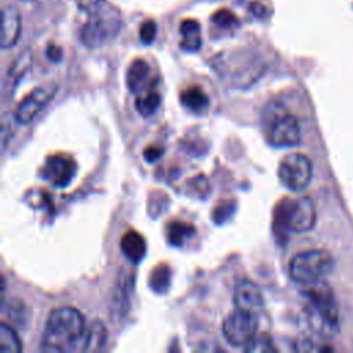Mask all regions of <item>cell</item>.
I'll return each mask as SVG.
<instances>
[{
  "label": "cell",
  "instance_id": "6",
  "mask_svg": "<svg viewBox=\"0 0 353 353\" xmlns=\"http://www.w3.org/2000/svg\"><path fill=\"white\" fill-rule=\"evenodd\" d=\"M280 182L290 190H303L312 181L313 167L310 160L301 153L287 154L279 164Z\"/></svg>",
  "mask_w": 353,
  "mask_h": 353
},
{
  "label": "cell",
  "instance_id": "10",
  "mask_svg": "<svg viewBox=\"0 0 353 353\" xmlns=\"http://www.w3.org/2000/svg\"><path fill=\"white\" fill-rule=\"evenodd\" d=\"M234 305L237 309L258 313L263 306L262 294L251 280H240L234 288Z\"/></svg>",
  "mask_w": 353,
  "mask_h": 353
},
{
  "label": "cell",
  "instance_id": "13",
  "mask_svg": "<svg viewBox=\"0 0 353 353\" xmlns=\"http://www.w3.org/2000/svg\"><path fill=\"white\" fill-rule=\"evenodd\" d=\"M120 247L124 255L134 263L139 262L146 252L145 239L135 230H128L120 240Z\"/></svg>",
  "mask_w": 353,
  "mask_h": 353
},
{
  "label": "cell",
  "instance_id": "20",
  "mask_svg": "<svg viewBox=\"0 0 353 353\" xmlns=\"http://www.w3.org/2000/svg\"><path fill=\"white\" fill-rule=\"evenodd\" d=\"M30 61H32V58H30V54H29V52H23V54H21V55L15 59V62H14V65L10 68V73H8L10 84H15V83L23 76L25 70H26V69L29 68V65H30Z\"/></svg>",
  "mask_w": 353,
  "mask_h": 353
},
{
  "label": "cell",
  "instance_id": "19",
  "mask_svg": "<svg viewBox=\"0 0 353 353\" xmlns=\"http://www.w3.org/2000/svg\"><path fill=\"white\" fill-rule=\"evenodd\" d=\"M0 350L6 353H19L22 350L18 335L6 323L0 324Z\"/></svg>",
  "mask_w": 353,
  "mask_h": 353
},
{
  "label": "cell",
  "instance_id": "21",
  "mask_svg": "<svg viewBox=\"0 0 353 353\" xmlns=\"http://www.w3.org/2000/svg\"><path fill=\"white\" fill-rule=\"evenodd\" d=\"M245 352L252 353H268V352H277L276 346L273 345L272 339L268 335H259L254 336L252 341L244 347Z\"/></svg>",
  "mask_w": 353,
  "mask_h": 353
},
{
  "label": "cell",
  "instance_id": "18",
  "mask_svg": "<svg viewBox=\"0 0 353 353\" xmlns=\"http://www.w3.org/2000/svg\"><path fill=\"white\" fill-rule=\"evenodd\" d=\"M105 341H106V328L103 323L97 320L87 330L84 352H97L102 349V346L105 345Z\"/></svg>",
  "mask_w": 353,
  "mask_h": 353
},
{
  "label": "cell",
  "instance_id": "23",
  "mask_svg": "<svg viewBox=\"0 0 353 353\" xmlns=\"http://www.w3.org/2000/svg\"><path fill=\"white\" fill-rule=\"evenodd\" d=\"M212 21L215 25H218L219 28H223V29H230V28H234L239 25V21L236 18V15L226 10V8H222V10H218L214 15H212Z\"/></svg>",
  "mask_w": 353,
  "mask_h": 353
},
{
  "label": "cell",
  "instance_id": "12",
  "mask_svg": "<svg viewBox=\"0 0 353 353\" xmlns=\"http://www.w3.org/2000/svg\"><path fill=\"white\" fill-rule=\"evenodd\" d=\"M150 77V68L145 59L137 58L131 62L127 74L125 81L127 87L132 92H142L148 84V80Z\"/></svg>",
  "mask_w": 353,
  "mask_h": 353
},
{
  "label": "cell",
  "instance_id": "17",
  "mask_svg": "<svg viewBox=\"0 0 353 353\" xmlns=\"http://www.w3.org/2000/svg\"><path fill=\"white\" fill-rule=\"evenodd\" d=\"M160 102L161 98L156 90H148L145 92L142 91L135 99V109L139 112V114L148 117L157 110Z\"/></svg>",
  "mask_w": 353,
  "mask_h": 353
},
{
  "label": "cell",
  "instance_id": "9",
  "mask_svg": "<svg viewBox=\"0 0 353 353\" xmlns=\"http://www.w3.org/2000/svg\"><path fill=\"white\" fill-rule=\"evenodd\" d=\"M77 165L70 156L54 154L46 160L44 164V178L50 181L57 188H63L69 185L74 176Z\"/></svg>",
  "mask_w": 353,
  "mask_h": 353
},
{
  "label": "cell",
  "instance_id": "22",
  "mask_svg": "<svg viewBox=\"0 0 353 353\" xmlns=\"http://www.w3.org/2000/svg\"><path fill=\"white\" fill-rule=\"evenodd\" d=\"M170 281V270L167 266H160L152 272L150 276V285L156 291L167 290Z\"/></svg>",
  "mask_w": 353,
  "mask_h": 353
},
{
  "label": "cell",
  "instance_id": "11",
  "mask_svg": "<svg viewBox=\"0 0 353 353\" xmlns=\"http://www.w3.org/2000/svg\"><path fill=\"white\" fill-rule=\"evenodd\" d=\"M21 14L15 6H7L1 14V48L15 46L21 34Z\"/></svg>",
  "mask_w": 353,
  "mask_h": 353
},
{
  "label": "cell",
  "instance_id": "29",
  "mask_svg": "<svg viewBox=\"0 0 353 353\" xmlns=\"http://www.w3.org/2000/svg\"><path fill=\"white\" fill-rule=\"evenodd\" d=\"M32 1H40V3H43V1H47V0H32Z\"/></svg>",
  "mask_w": 353,
  "mask_h": 353
},
{
  "label": "cell",
  "instance_id": "27",
  "mask_svg": "<svg viewBox=\"0 0 353 353\" xmlns=\"http://www.w3.org/2000/svg\"><path fill=\"white\" fill-rule=\"evenodd\" d=\"M163 153V149L161 148H157V146H149L145 149L143 152V157L148 160V161H154L157 160Z\"/></svg>",
  "mask_w": 353,
  "mask_h": 353
},
{
  "label": "cell",
  "instance_id": "7",
  "mask_svg": "<svg viewBox=\"0 0 353 353\" xmlns=\"http://www.w3.org/2000/svg\"><path fill=\"white\" fill-rule=\"evenodd\" d=\"M256 330V314L241 309L228 314L222 324V334L225 339L236 347H245L255 336Z\"/></svg>",
  "mask_w": 353,
  "mask_h": 353
},
{
  "label": "cell",
  "instance_id": "2",
  "mask_svg": "<svg viewBox=\"0 0 353 353\" xmlns=\"http://www.w3.org/2000/svg\"><path fill=\"white\" fill-rule=\"evenodd\" d=\"M121 28V15L114 6L101 4L90 12L85 21L80 39L85 47L95 48L112 40Z\"/></svg>",
  "mask_w": 353,
  "mask_h": 353
},
{
  "label": "cell",
  "instance_id": "3",
  "mask_svg": "<svg viewBox=\"0 0 353 353\" xmlns=\"http://www.w3.org/2000/svg\"><path fill=\"white\" fill-rule=\"evenodd\" d=\"M268 141L277 148L295 146L301 141V128L295 116L287 113L279 103L263 112Z\"/></svg>",
  "mask_w": 353,
  "mask_h": 353
},
{
  "label": "cell",
  "instance_id": "14",
  "mask_svg": "<svg viewBox=\"0 0 353 353\" xmlns=\"http://www.w3.org/2000/svg\"><path fill=\"white\" fill-rule=\"evenodd\" d=\"M179 32L182 34L181 48L185 51H197L201 47L200 25L196 19H185L181 22Z\"/></svg>",
  "mask_w": 353,
  "mask_h": 353
},
{
  "label": "cell",
  "instance_id": "16",
  "mask_svg": "<svg viewBox=\"0 0 353 353\" xmlns=\"http://www.w3.org/2000/svg\"><path fill=\"white\" fill-rule=\"evenodd\" d=\"M194 232L196 229L193 225L182 221H174L167 226V239L171 244L181 245L183 241L189 240Z\"/></svg>",
  "mask_w": 353,
  "mask_h": 353
},
{
  "label": "cell",
  "instance_id": "8",
  "mask_svg": "<svg viewBox=\"0 0 353 353\" xmlns=\"http://www.w3.org/2000/svg\"><path fill=\"white\" fill-rule=\"evenodd\" d=\"M55 92H57L55 84L40 85L33 91H30L17 106L14 113L15 120L22 124L32 121L40 113V110L51 101Z\"/></svg>",
  "mask_w": 353,
  "mask_h": 353
},
{
  "label": "cell",
  "instance_id": "4",
  "mask_svg": "<svg viewBox=\"0 0 353 353\" xmlns=\"http://www.w3.org/2000/svg\"><path fill=\"white\" fill-rule=\"evenodd\" d=\"M332 269L334 259L324 250H306L290 261V276L303 285L321 281Z\"/></svg>",
  "mask_w": 353,
  "mask_h": 353
},
{
  "label": "cell",
  "instance_id": "1",
  "mask_svg": "<svg viewBox=\"0 0 353 353\" xmlns=\"http://www.w3.org/2000/svg\"><path fill=\"white\" fill-rule=\"evenodd\" d=\"M85 321L83 314L72 306H61L47 317L41 338V350L50 353L84 352Z\"/></svg>",
  "mask_w": 353,
  "mask_h": 353
},
{
  "label": "cell",
  "instance_id": "25",
  "mask_svg": "<svg viewBox=\"0 0 353 353\" xmlns=\"http://www.w3.org/2000/svg\"><path fill=\"white\" fill-rule=\"evenodd\" d=\"M103 0H76V4L79 6L80 10L83 11H87V12H91L94 11L95 8H98L101 4H102Z\"/></svg>",
  "mask_w": 353,
  "mask_h": 353
},
{
  "label": "cell",
  "instance_id": "26",
  "mask_svg": "<svg viewBox=\"0 0 353 353\" xmlns=\"http://www.w3.org/2000/svg\"><path fill=\"white\" fill-rule=\"evenodd\" d=\"M62 55H63V52H62V48L59 46L51 44V46L47 47V57H48L50 61L59 62L62 59Z\"/></svg>",
  "mask_w": 353,
  "mask_h": 353
},
{
  "label": "cell",
  "instance_id": "24",
  "mask_svg": "<svg viewBox=\"0 0 353 353\" xmlns=\"http://www.w3.org/2000/svg\"><path fill=\"white\" fill-rule=\"evenodd\" d=\"M156 32H157V26L153 21L149 19V21L143 22L141 26V30H139L141 41L145 44H150L156 37Z\"/></svg>",
  "mask_w": 353,
  "mask_h": 353
},
{
  "label": "cell",
  "instance_id": "15",
  "mask_svg": "<svg viewBox=\"0 0 353 353\" xmlns=\"http://www.w3.org/2000/svg\"><path fill=\"white\" fill-rule=\"evenodd\" d=\"M181 102L193 112H201L208 106L210 98L200 87H189L181 92Z\"/></svg>",
  "mask_w": 353,
  "mask_h": 353
},
{
  "label": "cell",
  "instance_id": "28",
  "mask_svg": "<svg viewBox=\"0 0 353 353\" xmlns=\"http://www.w3.org/2000/svg\"><path fill=\"white\" fill-rule=\"evenodd\" d=\"M254 6H255V7H251L252 12H254L255 15H258V17H259V15H262V14H263V7H262L259 3H255Z\"/></svg>",
  "mask_w": 353,
  "mask_h": 353
},
{
  "label": "cell",
  "instance_id": "5",
  "mask_svg": "<svg viewBox=\"0 0 353 353\" xmlns=\"http://www.w3.org/2000/svg\"><path fill=\"white\" fill-rule=\"evenodd\" d=\"M276 221L291 232H307L316 223V208L309 197L284 200L276 211Z\"/></svg>",
  "mask_w": 353,
  "mask_h": 353
}]
</instances>
